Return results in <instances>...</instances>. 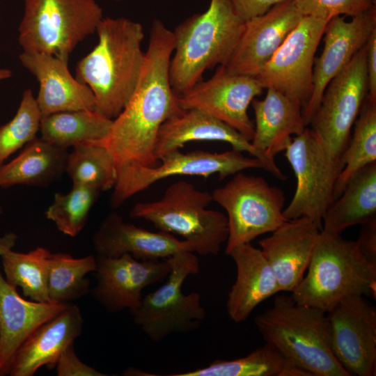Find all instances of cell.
<instances>
[{
    "label": "cell",
    "instance_id": "1",
    "mask_svg": "<svg viewBox=\"0 0 376 376\" xmlns=\"http://www.w3.org/2000/svg\"><path fill=\"white\" fill-rule=\"evenodd\" d=\"M173 52V31L161 20L154 19L143 66L129 102L103 139L86 142L107 148L117 175L132 167L157 165L155 146L159 130L181 110L169 79Z\"/></svg>",
    "mask_w": 376,
    "mask_h": 376
},
{
    "label": "cell",
    "instance_id": "2",
    "mask_svg": "<svg viewBox=\"0 0 376 376\" xmlns=\"http://www.w3.org/2000/svg\"><path fill=\"white\" fill-rule=\"evenodd\" d=\"M98 42L76 65L75 78L92 91L95 111L113 120L129 102L145 61L142 25L125 17H103Z\"/></svg>",
    "mask_w": 376,
    "mask_h": 376
},
{
    "label": "cell",
    "instance_id": "3",
    "mask_svg": "<svg viewBox=\"0 0 376 376\" xmlns=\"http://www.w3.org/2000/svg\"><path fill=\"white\" fill-rule=\"evenodd\" d=\"M244 24L230 0H210L205 12L191 16L175 27L169 79L178 96L199 82L207 70L226 65Z\"/></svg>",
    "mask_w": 376,
    "mask_h": 376
},
{
    "label": "cell",
    "instance_id": "4",
    "mask_svg": "<svg viewBox=\"0 0 376 376\" xmlns=\"http://www.w3.org/2000/svg\"><path fill=\"white\" fill-rule=\"evenodd\" d=\"M255 324L266 343L311 376H350L331 349L325 312L298 304L291 296L276 295Z\"/></svg>",
    "mask_w": 376,
    "mask_h": 376
},
{
    "label": "cell",
    "instance_id": "5",
    "mask_svg": "<svg viewBox=\"0 0 376 376\" xmlns=\"http://www.w3.org/2000/svg\"><path fill=\"white\" fill-rule=\"evenodd\" d=\"M307 269L292 291L298 304L328 313L351 295L376 297V265L340 235L320 231Z\"/></svg>",
    "mask_w": 376,
    "mask_h": 376
},
{
    "label": "cell",
    "instance_id": "6",
    "mask_svg": "<svg viewBox=\"0 0 376 376\" xmlns=\"http://www.w3.org/2000/svg\"><path fill=\"white\" fill-rule=\"evenodd\" d=\"M212 201V193L180 180L169 186L160 199L135 204L130 217L182 237L200 255L214 256L228 239V226L224 214L207 208Z\"/></svg>",
    "mask_w": 376,
    "mask_h": 376
},
{
    "label": "cell",
    "instance_id": "7",
    "mask_svg": "<svg viewBox=\"0 0 376 376\" xmlns=\"http://www.w3.org/2000/svg\"><path fill=\"white\" fill-rule=\"evenodd\" d=\"M103 18L95 0H24L18 41L23 52L68 62L77 45L96 32Z\"/></svg>",
    "mask_w": 376,
    "mask_h": 376
},
{
    "label": "cell",
    "instance_id": "8",
    "mask_svg": "<svg viewBox=\"0 0 376 376\" xmlns=\"http://www.w3.org/2000/svg\"><path fill=\"white\" fill-rule=\"evenodd\" d=\"M193 253L180 251L169 257L171 269L166 283L130 311L134 324L153 342L173 334L192 331L205 318L201 295L184 294L182 290L186 279L200 269L198 258Z\"/></svg>",
    "mask_w": 376,
    "mask_h": 376
},
{
    "label": "cell",
    "instance_id": "9",
    "mask_svg": "<svg viewBox=\"0 0 376 376\" xmlns=\"http://www.w3.org/2000/svg\"><path fill=\"white\" fill-rule=\"evenodd\" d=\"M212 195L213 201L227 213V255L235 247L273 232L288 220L283 215V191L260 176L238 172Z\"/></svg>",
    "mask_w": 376,
    "mask_h": 376
},
{
    "label": "cell",
    "instance_id": "10",
    "mask_svg": "<svg viewBox=\"0 0 376 376\" xmlns=\"http://www.w3.org/2000/svg\"><path fill=\"white\" fill-rule=\"evenodd\" d=\"M285 151L297 184L283 215L288 220L306 217L322 230L323 218L334 201L335 183L344 164L307 127L292 139Z\"/></svg>",
    "mask_w": 376,
    "mask_h": 376
},
{
    "label": "cell",
    "instance_id": "11",
    "mask_svg": "<svg viewBox=\"0 0 376 376\" xmlns=\"http://www.w3.org/2000/svg\"><path fill=\"white\" fill-rule=\"evenodd\" d=\"M159 160L161 164L155 166H136L118 173L111 196V206L118 207L158 180L173 175L207 178L218 173L219 179L223 180L249 169L265 170L258 158L246 157L233 149L223 152L196 150L187 153L176 149L164 154Z\"/></svg>",
    "mask_w": 376,
    "mask_h": 376
},
{
    "label": "cell",
    "instance_id": "12",
    "mask_svg": "<svg viewBox=\"0 0 376 376\" xmlns=\"http://www.w3.org/2000/svg\"><path fill=\"white\" fill-rule=\"evenodd\" d=\"M368 95L365 45L327 86L309 125L329 152L342 160ZM343 161V160H342Z\"/></svg>",
    "mask_w": 376,
    "mask_h": 376
},
{
    "label": "cell",
    "instance_id": "13",
    "mask_svg": "<svg viewBox=\"0 0 376 376\" xmlns=\"http://www.w3.org/2000/svg\"><path fill=\"white\" fill-rule=\"evenodd\" d=\"M328 22L304 16L270 60L254 77L263 88H272L303 109L313 88L315 54Z\"/></svg>",
    "mask_w": 376,
    "mask_h": 376
},
{
    "label": "cell",
    "instance_id": "14",
    "mask_svg": "<svg viewBox=\"0 0 376 376\" xmlns=\"http://www.w3.org/2000/svg\"><path fill=\"white\" fill-rule=\"evenodd\" d=\"M327 315L332 352L350 375L376 373V308L365 296L340 300Z\"/></svg>",
    "mask_w": 376,
    "mask_h": 376
},
{
    "label": "cell",
    "instance_id": "15",
    "mask_svg": "<svg viewBox=\"0 0 376 376\" xmlns=\"http://www.w3.org/2000/svg\"><path fill=\"white\" fill-rule=\"evenodd\" d=\"M264 88L256 77L229 72L219 65L208 79L178 96L181 109H198L228 124L251 141L254 124L248 107Z\"/></svg>",
    "mask_w": 376,
    "mask_h": 376
},
{
    "label": "cell",
    "instance_id": "16",
    "mask_svg": "<svg viewBox=\"0 0 376 376\" xmlns=\"http://www.w3.org/2000/svg\"><path fill=\"white\" fill-rule=\"evenodd\" d=\"M171 269L169 258L139 260L129 254L118 258L97 254V283L90 293L108 313L131 311L140 304L142 290L166 278Z\"/></svg>",
    "mask_w": 376,
    "mask_h": 376
},
{
    "label": "cell",
    "instance_id": "17",
    "mask_svg": "<svg viewBox=\"0 0 376 376\" xmlns=\"http://www.w3.org/2000/svg\"><path fill=\"white\" fill-rule=\"evenodd\" d=\"M375 29L376 8L352 17L350 20H346L345 16H337L328 22L322 52L314 61L312 95L302 110L306 127L328 84L349 64Z\"/></svg>",
    "mask_w": 376,
    "mask_h": 376
},
{
    "label": "cell",
    "instance_id": "18",
    "mask_svg": "<svg viewBox=\"0 0 376 376\" xmlns=\"http://www.w3.org/2000/svg\"><path fill=\"white\" fill-rule=\"evenodd\" d=\"M303 17L294 0H288L245 21L225 68L233 74L256 77Z\"/></svg>",
    "mask_w": 376,
    "mask_h": 376
},
{
    "label": "cell",
    "instance_id": "19",
    "mask_svg": "<svg viewBox=\"0 0 376 376\" xmlns=\"http://www.w3.org/2000/svg\"><path fill=\"white\" fill-rule=\"evenodd\" d=\"M192 141H217L229 143L233 150L248 152L260 159L265 171L279 180L286 176L272 159L256 149L251 141L234 128L211 114L198 109H181L161 125L155 142V155L159 161L164 154L183 147Z\"/></svg>",
    "mask_w": 376,
    "mask_h": 376
},
{
    "label": "cell",
    "instance_id": "20",
    "mask_svg": "<svg viewBox=\"0 0 376 376\" xmlns=\"http://www.w3.org/2000/svg\"><path fill=\"white\" fill-rule=\"evenodd\" d=\"M92 242L97 255L109 258L129 254L139 260H152L180 251L194 252L188 242L166 232H152L125 222L116 212L102 220Z\"/></svg>",
    "mask_w": 376,
    "mask_h": 376
},
{
    "label": "cell",
    "instance_id": "21",
    "mask_svg": "<svg viewBox=\"0 0 376 376\" xmlns=\"http://www.w3.org/2000/svg\"><path fill=\"white\" fill-rule=\"evenodd\" d=\"M320 231L308 218L299 217L285 221L259 241L280 291L292 292L302 280Z\"/></svg>",
    "mask_w": 376,
    "mask_h": 376
},
{
    "label": "cell",
    "instance_id": "22",
    "mask_svg": "<svg viewBox=\"0 0 376 376\" xmlns=\"http://www.w3.org/2000/svg\"><path fill=\"white\" fill-rule=\"evenodd\" d=\"M19 61L39 82L36 100L42 116L61 111H95L92 91L70 74L68 62L52 54L24 52Z\"/></svg>",
    "mask_w": 376,
    "mask_h": 376
},
{
    "label": "cell",
    "instance_id": "23",
    "mask_svg": "<svg viewBox=\"0 0 376 376\" xmlns=\"http://www.w3.org/2000/svg\"><path fill=\"white\" fill-rule=\"evenodd\" d=\"M79 306L69 303L58 314L38 327L22 343L11 361L8 375L33 376L42 367L55 368L63 351L82 332Z\"/></svg>",
    "mask_w": 376,
    "mask_h": 376
},
{
    "label": "cell",
    "instance_id": "24",
    "mask_svg": "<svg viewBox=\"0 0 376 376\" xmlns=\"http://www.w3.org/2000/svg\"><path fill=\"white\" fill-rule=\"evenodd\" d=\"M68 304L24 299L6 281L0 265V376L8 375L13 356L28 337Z\"/></svg>",
    "mask_w": 376,
    "mask_h": 376
},
{
    "label": "cell",
    "instance_id": "25",
    "mask_svg": "<svg viewBox=\"0 0 376 376\" xmlns=\"http://www.w3.org/2000/svg\"><path fill=\"white\" fill-rule=\"evenodd\" d=\"M228 255L235 263L237 276L228 294L226 311L231 320L240 323L280 289L274 272L260 249L246 243L235 247Z\"/></svg>",
    "mask_w": 376,
    "mask_h": 376
},
{
    "label": "cell",
    "instance_id": "26",
    "mask_svg": "<svg viewBox=\"0 0 376 376\" xmlns=\"http://www.w3.org/2000/svg\"><path fill=\"white\" fill-rule=\"evenodd\" d=\"M264 99L251 102L255 115L252 146L272 159L306 127L302 107L283 93L267 88Z\"/></svg>",
    "mask_w": 376,
    "mask_h": 376
},
{
    "label": "cell",
    "instance_id": "27",
    "mask_svg": "<svg viewBox=\"0 0 376 376\" xmlns=\"http://www.w3.org/2000/svg\"><path fill=\"white\" fill-rule=\"evenodd\" d=\"M68 150L35 138L0 168V187L16 185L46 187L65 172Z\"/></svg>",
    "mask_w": 376,
    "mask_h": 376
},
{
    "label": "cell",
    "instance_id": "28",
    "mask_svg": "<svg viewBox=\"0 0 376 376\" xmlns=\"http://www.w3.org/2000/svg\"><path fill=\"white\" fill-rule=\"evenodd\" d=\"M376 218V162L357 172L327 209L322 230L340 235L346 228Z\"/></svg>",
    "mask_w": 376,
    "mask_h": 376
},
{
    "label": "cell",
    "instance_id": "29",
    "mask_svg": "<svg viewBox=\"0 0 376 376\" xmlns=\"http://www.w3.org/2000/svg\"><path fill=\"white\" fill-rule=\"evenodd\" d=\"M113 120L95 111H61L42 116L41 139L56 147H69L103 139Z\"/></svg>",
    "mask_w": 376,
    "mask_h": 376
},
{
    "label": "cell",
    "instance_id": "30",
    "mask_svg": "<svg viewBox=\"0 0 376 376\" xmlns=\"http://www.w3.org/2000/svg\"><path fill=\"white\" fill-rule=\"evenodd\" d=\"M96 256L74 258L66 253H52L48 257L47 290L52 302L68 304L90 293L86 275L95 272Z\"/></svg>",
    "mask_w": 376,
    "mask_h": 376
},
{
    "label": "cell",
    "instance_id": "31",
    "mask_svg": "<svg viewBox=\"0 0 376 376\" xmlns=\"http://www.w3.org/2000/svg\"><path fill=\"white\" fill-rule=\"evenodd\" d=\"M354 129L343 155L344 164L334 189V199L339 197L352 176L376 162V100L366 97Z\"/></svg>",
    "mask_w": 376,
    "mask_h": 376
},
{
    "label": "cell",
    "instance_id": "32",
    "mask_svg": "<svg viewBox=\"0 0 376 376\" xmlns=\"http://www.w3.org/2000/svg\"><path fill=\"white\" fill-rule=\"evenodd\" d=\"M49 253L42 246L26 253L8 251L1 257L5 279L32 301L52 302L47 290Z\"/></svg>",
    "mask_w": 376,
    "mask_h": 376
},
{
    "label": "cell",
    "instance_id": "33",
    "mask_svg": "<svg viewBox=\"0 0 376 376\" xmlns=\"http://www.w3.org/2000/svg\"><path fill=\"white\" fill-rule=\"evenodd\" d=\"M295 364L266 343L248 355L233 360H216L209 366L170 376H286Z\"/></svg>",
    "mask_w": 376,
    "mask_h": 376
},
{
    "label": "cell",
    "instance_id": "34",
    "mask_svg": "<svg viewBox=\"0 0 376 376\" xmlns=\"http://www.w3.org/2000/svg\"><path fill=\"white\" fill-rule=\"evenodd\" d=\"M65 172L72 184L93 187L101 191L113 188L117 170L113 157L103 146L84 143L68 153Z\"/></svg>",
    "mask_w": 376,
    "mask_h": 376
},
{
    "label": "cell",
    "instance_id": "35",
    "mask_svg": "<svg viewBox=\"0 0 376 376\" xmlns=\"http://www.w3.org/2000/svg\"><path fill=\"white\" fill-rule=\"evenodd\" d=\"M101 191L91 186L72 184L67 193H56L52 203L45 212L47 219L68 236H77L85 227L91 209Z\"/></svg>",
    "mask_w": 376,
    "mask_h": 376
},
{
    "label": "cell",
    "instance_id": "36",
    "mask_svg": "<svg viewBox=\"0 0 376 376\" xmlns=\"http://www.w3.org/2000/svg\"><path fill=\"white\" fill-rule=\"evenodd\" d=\"M41 118L32 91L25 90L15 116L0 126V168L11 155L36 138Z\"/></svg>",
    "mask_w": 376,
    "mask_h": 376
},
{
    "label": "cell",
    "instance_id": "37",
    "mask_svg": "<svg viewBox=\"0 0 376 376\" xmlns=\"http://www.w3.org/2000/svg\"><path fill=\"white\" fill-rule=\"evenodd\" d=\"M304 16L328 22L337 16L354 17L376 8V0H294Z\"/></svg>",
    "mask_w": 376,
    "mask_h": 376
},
{
    "label": "cell",
    "instance_id": "38",
    "mask_svg": "<svg viewBox=\"0 0 376 376\" xmlns=\"http://www.w3.org/2000/svg\"><path fill=\"white\" fill-rule=\"evenodd\" d=\"M58 376H107L84 362L77 357L74 344L68 346L60 356L55 366Z\"/></svg>",
    "mask_w": 376,
    "mask_h": 376
},
{
    "label": "cell",
    "instance_id": "39",
    "mask_svg": "<svg viewBox=\"0 0 376 376\" xmlns=\"http://www.w3.org/2000/svg\"><path fill=\"white\" fill-rule=\"evenodd\" d=\"M237 15L247 21L264 14L274 5L288 0H230Z\"/></svg>",
    "mask_w": 376,
    "mask_h": 376
},
{
    "label": "cell",
    "instance_id": "40",
    "mask_svg": "<svg viewBox=\"0 0 376 376\" xmlns=\"http://www.w3.org/2000/svg\"><path fill=\"white\" fill-rule=\"evenodd\" d=\"M361 226L356 243L363 256L376 265V218Z\"/></svg>",
    "mask_w": 376,
    "mask_h": 376
},
{
    "label": "cell",
    "instance_id": "41",
    "mask_svg": "<svg viewBox=\"0 0 376 376\" xmlns=\"http://www.w3.org/2000/svg\"><path fill=\"white\" fill-rule=\"evenodd\" d=\"M365 49L368 78L367 97L376 100V29L370 35Z\"/></svg>",
    "mask_w": 376,
    "mask_h": 376
},
{
    "label": "cell",
    "instance_id": "42",
    "mask_svg": "<svg viewBox=\"0 0 376 376\" xmlns=\"http://www.w3.org/2000/svg\"><path fill=\"white\" fill-rule=\"evenodd\" d=\"M18 236L15 233H8L0 237V257L13 250Z\"/></svg>",
    "mask_w": 376,
    "mask_h": 376
},
{
    "label": "cell",
    "instance_id": "43",
    "mask_svg": "<svg viewBox=\"0 0 376 376\" xmlns=\"http://www.w3.org/2000/svg\"><path fill=\"white\" fill-rule=\"evenodd\" d=\"M12 76V72L9 69L0 68V81L6 79Z\"/></svg>",
    "mask_w": 376,
    "mask_h": 376
},
{
    "label": "cell",
    "instance_id": "44",
    "mask_svg": "<svg viewBox=\"0 0 376 376\" xmlns=\"http://www.w3.org/2000/svg\"><path fill=\"white\" fill-rule=\"evenodd\" d=\"M109 1H120L121 0H109Z\"/></svg>",
    "mask_w": 376,
    "mask_h": 376
},
{
    "label": "cell",
    "instance_id": "45",
    "mask_svg": "<svg viewBox=\"0 0 376 376\" xmlns=\"http://www.w3.org/2000/svg\"><path fill=\"white\" fill-rule=\"evenodd\" d=\"M2 212V208L0 206V213Z\"/></svg>",
    "mask_w": 376,
    "mask_h": 376
}]
</instances>
